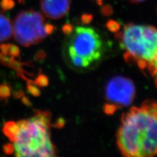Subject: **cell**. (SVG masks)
Instances as JSON below:
<instances>
[{
    "instance_id": "obj_1",
    "label": "cell",
    "mask_w": 157,
    "mask_h": 157,
    "mask_svg": "<svg viewBox=\"0 0 157 157\" xmlns=\"http://www.w3.org/2000/svg\"><path fill=\"white\" fill-rule=\"evenodd\" d=\"M117 145L122 155L145 157L157 155V104L144 101L122 116Z\"/></svg>"
},
{
    "instance_id": "obj_2",
    "label": "cell",
    "mask_w": 157,
    "mask_h": 157,
    "mask_svg": "<svg viewBox=\"0 0 157 157\" xmlns=\"http://www.w3.org/2000/svg\"><path fill=\"white\" fill-rule=\"evenodd\" d=\"M67 35L63 47V56L68 66L77 71H90L104 60L107 51L105 38L90 26L75 28L67 24L63 27Z\"/></svg>"
},
{
    "instance_id": "obj_3",
    "label": "cell",
    "mask_w": 157,
    "mask_h": 157,
    "mask_svg": "<svg viewBox=\"0 0 157 157\" xmlns=\"http://www.w3.org/2000/svg\"><path fill=\"white\" fill-rule=\"evenodd\" d=\"M51 114L36 110L33 117L20 120L17 123L19 133L14 142L17 156H56V147L51 141Z\"/></svg>"
},
{
    "instance_id": "obj_4",
    "label": "cell",
    "mask_w": 157,
    "mask_h": 157,
    "mask_svg": "<svg viewBox=\"0 0 157 157\" xmlns=\"http://www.w3.org/2000/svg\"><path fill=\"white\" fill-rule=\"evenodd\" d=\"M116 32L125 60L148 70L157 56V28L129 23Z\"/></svg>"
},
{
    "instance_id": "obj_5",
    "label": "cell",
    "mask_w": 157,
    "mask_h": 157,
    "mask_svg": "<svg viewBox=\"0 0 157 157\" xmlns=\"http://www.w3.org/2000/svg\"><path fill=\"white\" fill-rule=\"evenodd\" d=\"M51 24H46L43 14L34 10H27L18 14L13 22V33L20 45L28 47L41 42L55 29Z\"/></svg>"
},
{
    "instance_id": "obj_6",
    "label": "cell",
    "mask_w": 157,
    "mask_h": 157,
    "mask_svg": "<svg viewBox=\"0 0 157 157\" xmlns=\"http://www.w3.org/2000/svg\"><path fill=\"white\" fill-rule=\"evenodd\" d=\"M105 94L107 104L104 111L107 114H112L119 108L128 106L133 102L136 88L130 78L116 76L107 83Z\"/></svg>"
},
{
    "instance_id": "obj_7",
    "label": "cell",
    "mask_w": 157,
    "mask_h": 157,
    "mask_svg": "<svg viewBox=\"0 0 157 157\" xmlns=\"http://www.w3.org/2000/svg\"><path fill=\"white\" fill-rule=\"evenodd\" d=\"M71 0H40V7L44 15L51 19H60L68 13Z\"/></svg>"
},
{
    "instance_id": "obj_8",
    "label": "cell",
    "mask_w": 157,
    "mask_h": 157,
    "mask_svg": "<svg viewBox=\"0 0 157 157\" xmlns=\"http://www.w3.org/2000/svg\"><path fill=\"white\" fill-rule=\"evenodd\" d=\"M13 26L10 20L0 13V43L6 41L11 37Z\"/></svg>"
},
{
    "instance_id": "obj_9",
    "label": "cell",
    "mask_w": 157,
    "mask_h": 157,
    "mask_svg": "<svg viewBox=\"0 0 157 157\" xmlns=\"http://www.w3.org/2000/svg\"><path fill=\"white\" fill-rule=\"evenodd\" d=\"M2 132L10 141L14 143L17 139L19 133V127L17 122L14 121H7L3 124Z\"/></svg>"
},
{
    "instance_id": "obj_10",
    "label": "cell",
    "mask_w": 157,
    "mask_h": 157,
    "mask_svg": "<svg viewBox=\"0 0 157 157\" xmlns=\"http://www.w3.org/2000/svg\"><path fill=\"white\" fill-rule=\"evenodd\" d=\"M12 89L8 83L0 84V101L7 100L11 96Z\"/></svg>"
},
{
    "instance_id": "obj_11",
    "label": "cell",
    "mask_w": 157,
    "mask_h": 157,
    "mask_svg": "<svg viewBox=\"0 0 157 157\" xmlns=\"http://www.w3.org/2000/svg\"><path fill=\"white\" fill-rule=\"evenodd\" d=\"M147 71L153 77L155 85L157 87V56H156L153 62L149 66Z\"/></svg>"
},
{
    "instance_id": "obj_12",
    "label": "cell",
    "mask_w": 157,
    "mask_h": 157,
    "mask_svg": "<svg viewBox=\"0 0 157 157\" xmlns=\"http://www.w3.org/2000/svg\"><path fill=\"white\" fill-rule=\"evenodd\" d=\"M28 81L27 83V90L30 93V94L34 96H39L41 94V92L39 90V88L34 85L32 81Z\"/></svg>"
},
{
    "instance_id": "obj_13",
    "label": "cell",
    "mask_w": 157,
    "mask_h": 157,
    "mask_svg": "<svg viewBox=\"0 0 157 157\" xmlns=\"http://www.w3.org/2000/svg\"><path fill=\"white\" fill-rule=\"evenodd\" d=\"M34 85L39 86H45L48 85V78L47 77L43 74H39L35 81H32Z\"/></svg>"
},
{
    "instance_id": "obj_14",
    "label": "cell",
    "mask_w": 157,
    "mask_h": 157,
    "mask_svg": "<svg viewBox=\"0 0 157 157\" xmlns=\"http://www.w3.org/2000/svg\"><path fill=\"white\" fill-rule=\"evenodd\" d=\"M14 5L15 3L13 0H2L0 2V7L3 11L12 9L14 7Z\"/></svg>"
},
{
    "instance_id": "obj_15",
    "label": "cell",
    "mask_w": 157,
    "mask_h": 157,
    "mask_svg": "<svg viewBox=\"0 0 157 157\" xmlns=\"http://www.w3.org/2000/svg\"><path fill=\"white\" fill-rule=\"evenodd\" d=\"M20 55H21V51H20L19 48L13 44H10L8 56H10L12 58H14L19 57Z\"/></svg>"
},
{
    "instance_id": "obj_16",
    "label": "cell",
    "mask_w": 157,
    "mask_h": 157,
    "mask_svg": "<svg viewBox=\"0 0 157 157\" xmlns=\"http://www.w3.org/2000/svg\"><path fill=\"white\" fill-rule=\"evenodd\" d=\"M3 151L5 154L11 155L14 153V147L11 144H6L3 147Z\"/></svg>"
},
{
    "instance_id": "obj_17",
    "label": "cell",
    "mask_w": 157,
    "mask_h": 157,
    "mask_svg": "<svg viewBox=\"0 0 157 157\" xmlns=\"http://www.w3.org/2000/svg\"><path fill=\"white\" fill-rule=\"evenodd\" d=\"M107 26L110 30L117 32L118 29H119L120 24L116 21H109L107 24Z\"/></svg>"
},
{
    "instance_id": "obj_18",
    "label": "cell",
    "mask_w": 157,
    "mask_h": 157,
    "mask_svg": "<svg viewBox=\"0 0 157 157\" xmlns=\"http://www.w3.org/2000/svg\"><path fill=\"white\" fill-rule=\"evenodd\" d=\"M101 12L103 13V14H105V15H109V14H111V13L113 12V10L111 6H105L101 9Z\"/></svg>"
},
{
    "instance_id": "obj_19",
    "label": "cell",
    "mask_w": 157,
    "mask_h": 157,
    "mask_svg": "<svg viewBox=\"0 0 157 157\" xmlns=\"http://www.w3.org/2000/svg\"><path fill=\"white\" fill-rule=\"evenodd\" d=\"M20 99L21 100L22 104H24L25 105H27V106L32 105V103L30 102V101H29L28 98L25 96V94H24L21 98H20Z\"/></svg>"
},
{
    "instance_id": "obj_20",
    "label": "cell",
    "mask_w": 157,
    "mask_h": 157,
    "mask_svg": "<svg viewBox=\"0 0 157 157\" xmlns=\"http://www.w3.org/2000/svg\"><path fill=\"white\" fill-rule=\"evenodd\" d=\"M92 18V17L91 15H89V14H84V15L82 17V21L84 23H88L91 21Z\"/></svg>"
},
{
    "instance_id": "obj_21",
    "label": "cell",
    "mask_w": 157,
    "mask_h": 157,
    "mask_svg": "<svg viewBox=\"0 0 157 157\" xmlns=\"http://www.w3.org/2000/svg\"><path fill=\"white\" fill-rule=\"evenodd\" d=\"M24 94H24V91H23V90H18V91H17V92L14 93V97L16 98H18V99H20V98H21Z\"/></svg>"
},
{
    "instance_id": "obj_22",
    "label": "cell",
    "mask_w": 157,
    "mask_h": 157,
    "mask_svg": "<svg viewBox=\"0 0 157 157\" xmlns=\"http://www.w3.org/2000/svg\"><path fill=\"white\" fill-rule=\"evenodd\" d=\"M128 1H129L131 3H142L146 0H128Z\"/></svg>"
},
{
    "instance_id": "obj_23",
    "label": "cell",
    "mask_w": 157,
    "mask_h": 157,
    "mask_svg": "<svg viewBox=\"0 0 157 157\" xmlns=\"http://www.w3.org/2000/svg\"><path fill=\"white\" fill-rule=\"evenodd\" d=\"M94 1H96V3H98V5H99V6H101L102 5L103 0H94Z\"/></svg>"
},
{
    "instance_id": "obj_24",
    "label": "cell",
    "mask_w": 157,
    "mask_h": 157,
    "mask_svg": "<svg viewBox=\"0 0 157 157\" xmlns=\"http://www.w3.org/2000/svg\"><path fill=\"white\" fill-rule=\"evenodd\" d=\"M18 2H19L20 3H22L24 2V0H18Z\"/></svg>"
}]
</instances>
